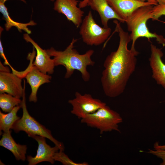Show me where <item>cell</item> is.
<instances>
[{
	"label": "cell",
	"instance_id": "6da1fadb",
	"mask_svg": "<svg viewBox=\"0 0 165 165\" xmlns=\"http://www.w3.org/2000/svg\"><path fill=\"white\" fill-rule=\"evenodd\" d=\"M114 22L119 38V44L117 50L106 58L101 79L104 93L111 98L118 97L124 92L135 70L136 56L139 54L136 50L128 49V44L131 41L130 35L124 31L118 20Z\"/></svg>",
	"mask_w": 165,
	"mask_h": 165
},
{
	"label": "cell",
	"instance_id": "7a4b0ae2",
	"mask_svg": "<svg viewBox=\"0 0 165 165\" xmlns=\"http://www.w3.org/2000/svg\"><path fill=\"white\" fill-rule=\"evenodd\" d=\"M77 41V39L73 38L70 44L63 51L57 50L53 47L46 50L51 57H53L55 66L63 65L65 68V78H70L74 71L77 70L81 73L83 80L87 82L90 79V75L87 68L88 66H94L95 63L91 58L94 51L90 50L84 54H79L74 48V44Z\"/></svg>",
	"mask_w": 165,
	"mask_h": 165
},
{
	"label": "cell",
	"instance_id": "3957f363",
	"mask_svg": "<svg viewBox=\"0 0 165 165\" xmlns=\"http://www.w3.org/2000/svg\"><path fill=\"white\" fill-rule=\"evenodd\" d=\"M153 5H148L138 8L134 10L126 19L128 30L130 34L132 45L130 49L135 50V43L138 38L145 37L148 39L155 38L158 43L165 46V39L163 37L156 33L150 32L147 26L148 20L152 18Z\"/></svg>",
	"mask_w": 165,
	"mask_h": 165
},
{
	"label": "cell",
	"instance_id": "277c9868",
	"mask_svg": "<svg viewBox=\"0 0 165 165\" xmlns=\"http://www.w3.org/2000/svg\"><path fill=\"white\" fill-rule=\"evenodd\" d=\"M24 92L20 105L23 110L22 117L17 120L13 125L12 129L15 133L23 131L25 132L29 137L38 135L48 138L55 145L57 146L60 150L64 151L63 143L57 140L52 135L51 131L43 125L40 123L29 114L26 105L25 93V81L24 79Z\"/></svg>",
	"mask_w": 165,
	"mask_h": 165
},
{
	"label": "cell",
	"instance_id": "5b68a950",
	"mask_svg": "<svg viewBox=\"0 0 165 165\" xmlns=\"http://www.w3.org/2000/svg\"><path fill=\"white\" fill-rule=\"evenodd\" d=\"M81 122L99 130L102 134L113 130L120 132L118 125L123 122V119L119 113L106 105L81 119Z\"/></svg>",
	"mask_w": 165,
	"mask_h": 165
},
{
	"label": "cell",
	"instance_id": "8992f818",
	"mask_svg": "<svg viewBox=\"0 0 165 165\" xmlns=\"http://www.w3.org/2000/svg\"><path fill=\"white\" fill-rule=\"evenodd\" d=\"M111 32L110 28L101 27L97 24L90 11L82 20L79 32L85 43L89 46H97L107 39Z\"/></svg>",
	"mask_w": 165,
	"mask_h": 165
},
{
	"label": "cell",
	"instance_id": "52a82bcc",
	"mask_svg": "<svg viewBox=\"0 0 165 165\" xmlns=\"http://www.w3.org/2000/svg\"><path fill=\"white\" fill-rule=\"evenodd\" d=\"M35 49L33 46L32 52L29 53L27 57L30 61V65L25 71L20 72L19 75L21 78L25 77L27 83L31 86V92L29 98V101L35 103L37 101V94L39 88L42 85L50 82L52 77L42 72L33 65V60L36 53Z\"/></svg>",
	"mask_w": 165,
	"mask_h": 165
},
{
	"label": "cell",
	"instance_id": "ba28073f",
	"mask_svg": "<svg viewBox=\"0 0 165 165\" xmlns=\"http://www.w3.org/2000/svg\"><path fill=\"white\" fill-rule=\"evenodd\" d=\"M68 102L72 106L71 113L81 119L106 105L100 100L94 98L90 94H82L78 92L75 93V97L69 100Z\"/></svg>",
	"mask_w": 165,
	"mask_h": 165
},
{
	"label": "cell",
	"instance_id": "9c48e42d",
	"mask_svg": "<svg viewBox=\"0 0 165 165\" xmlns=\"http://www.w3.org/2000/svg\"><path fill=\"white\" fill-rule=\"evenodd\" d=\"M54 1V9L65 15L77 28L79 27L84 12L77 6L79 1L77 0H55Z\"/></svg>",
	"mask_w": 165,
	"mask_h": 165
},
{
	"label": "cell",
	"instance_id": "30bf717a",
	"mask_svg": "<svg viewBox=\"0 0 165 165\" xmlns=\"http://www.w3.org/2000/svg\"><path fill=\"white\" fill-rule=\"evenodd\" d=\"M31 137L35 139L38 142V146L36 155L34 157L28 156L27 160L28 165H35L42 162H48L53 164L55 161L53 156L55 153L60 150L59 148L55 145L51 147L46 142L45 137L38 135H34Z\"/></svg>",
	"mask_w": 165,
	"mask_h": 165
},
{
	"label": "cell",
	"instance_id": "8fae6325",
	"mask_svg": "<svg viewBox=\"0 0 165 165\" xmlns=\"http://www.w3.org/2000/svg\"><path fill=\"white\" fill-rule=\"evenodd\" d=\"M24 39L27 42L31 43L36 50V55L33 64L40 71L45 74H52L55 66L53 59L47 53L46 50L41 48L31 38L28 34L23 35Z\"/></svg>",
	"mask_w": 165,
	"mask_h": 165
},
{
	"label": "cell",
	"instance_id": "7c38bea8",
	"mask_svg": "<svg viewBox=\"0 0 165 165\" xmlns=\"http://www.w3.org/2000/svg\"><path fill=\"white\" fill-rule=\"evenodd\" d=\"M21 79L13 73L0 72V93H6L16 97H22L24 87Z\"/></svg>",
	"mask_w": 165,
	"mask_h": 165
},
{
	"label": "cell",
	"instance_id": "4fadbf2b",
	"mask_svg": "<svg viewBox=\"0 0 165 165\" xmlns=\"http://www.w3.org/2000/svg\"><path fill=\"white\" fill-rule=\"evenodd\" d=\"M151 54L149 59L152 72V77L156 83L165 89V64L162 57L163 55L161 49L150 45Z\"/></svg>",
	"mask_w": 165,
	"mask_h": 165
},
{
	"label": "cell",
	"instance_id": "5bb4252c",
	"mask_svg": "<svg viewBox=\"0 0 165 165\" xmlns=\"http://www.w3.org/2000/svg\"><path fill=\"white\" fill-rule=\"evenodd\" d=\"M117 15L125 22L134 10L144 6L153 5L148 2L138 0H107ZM154 6V5H153Z\"/></svg>",
	"mask_w": 165,
	"mask_h": 165
},
{
	"label": "cell",
	"instance_id": "9a60e30c",
	"mask_svg": "<svg viewBox=\"0 0 165 165\" xmlns=\"http://www.w3.org/2000/svg\"><path fill=\"white\" fill-rule=\"evenodd\" d=\"M88 6L98 13L104 28L108 27V23L110 19H116L120 23L125 22L117 15L107 0H88Z\"/></svg>",
	"mask_w": 165,
	"mask_h": 165
},
{
	"label": "cell",
	"instance_id": "2e32d148",
	"mask_svg": "<svg viewBox=\"0 0 165 165\" xmlns=\"http://www.w3.org/2000/svg\"><path fill=\"white\" fill-rule=\"evenodd\" d=\"M11 131L4 132L0 140V145L10 151L17 160L24 161L27 147L26 145L17 144L12 137Z\"/></svg>",
	"mask_w": 165,
	"mask_h": 165
},
{
	"label": "cell",
	"instance_id": "e0dca14e",
	"mask_svg": "<svg viewBox=\"0 0 165 165\" xmlns=\"http://www.w3.org/2000/svg\"><path fill=\"white\" fill-rule=\"evenodd\" d=\"M0 12L3 15L2 19L6 21L5 26L6 31H8L13 26L16 27L20 32L24 31L27 33L29 34L31 33V31L28 28L29 26H34L36 24L33 20H31L27 23H22L16 22L10 17L7 10V8L5 4L0 3Z\"/></svg>",
	"mask_w": 165,
	"mask_h": 165
},
{
	"label": "cell",
	"instance_id": "ac0fdd59",
	"mask_svg": "<svg viewBox=\"0 0 165 165\" xmlns=\"http://www.w3.org/2000/svg\"><path fill=\"white\" fill-rule=\"evenodd\" d=\"M20 104L16 106L10 112L5 114L0 111V131L3 132H7L12 129L15 122L20 117L17 115V112L20 108Z\"/></svg>",
	"mask_w": 165,
	"mask_h": 165
},
{
	"label": "cell",
	"instance_id": "d6986e66",
	"mask_svg": "<svg viewBox=\"0 0 165 165\" xmlns=\"http://www.w3.org/2000/svg\"><path fill=\"white\" fill-rule=\"evenodd\" d=\"M22 100L9 94L1 93L0 107L5 112H10L16 106L20 105Z\"/></svg>",
	"mask_w": 165,
	"mask_h": 165
},
{
	"label": "cell",
	"instance_id": "ffe728a7",
	"mask_svg": "<svg viewBox=\"0 0 165 165\" xmlns=\"http://www.w3.org/2000/svg\"><path fill=\"white\" fill-rule=\"evenodd\" d=\"M64 151L60 150L59 151L56 152L53 156V159L55 161L61 162L64 165H88L86 162L82 163H76L74 162L69 158L68 156L63 152Z\"/></svg>",
	"mask_w": 165,
	"mask_h": 165
},
{
	"label": "cell",
	"instance_id": "44dd1931",
	"mask_svg": "<svg viewBox=\"0 0 165 165\" xmlns=\"http://www.w3.org/2000/svg\"><path fill=\"white\" fill-rule=\"evenodd\" d=\"M162 15L165 16V4L153 6L151 19L153 20H158Z\"/></svg>",
	"mask_w": 165,
	"mask_h": 165
},
{
	"label": "cell",
	"instance_id": "7402d4cb",
	"mask_svg": "<svg viewBox=\"0 0 165 165\" xmlns=\"http://www.w3.org/2000/svg\"><path fill=\"white\" fill-rule=\"evenodd\" d=\"M147 152L161 159L162 162L160 164L165 165V149L155 150L149 149Z\"/></svg>",
	"mask_w": 165,
	"mask_h": 165
},
{
	"label": "cell",
	"instance_id": "603a6c76",
	"mask_svg": "<svg viewBox=\"0 0 165 165\" xmlns=\"http://www.w3.org/2000/svg\"><path fill=\"white\" fill-rule=\"evenodd\" d=\"M3 30V28L0 27V55L1 57L4 60V64L5 65H9L11 68L12 71L14 70V69L9 64L8 60H7L6 57L5 56V54L4 53L3 48L2 46V42L1 39V34Z\"/></svg>",
	"mask_w": 165,
	"mask_h": 165
},
{
	"label": "cell",
	"instance_id": "cb8c5ba5",
	"mask_svg": "<svg viewBox=\"0 0 165 165\" xmlns=\"http://www.w3.org/2000/svg\"><path fill=\"white\" fill-rule=\"evenodd\" d=\"M153 148L155 150L165 149V145H160L159 142H156L154 144Z\"/></svg>",
	"mask_w": 165,
	"mask_h": 165
},
{
	"label": "cell",
	"instance_id": "d4e9b609",
	"mask_svg": "<svg viewBox=\"0 0 165 165\" xmlns=\"http://www.w3.org/2000/svg\"><path fill=\"white\" fill-rule=\"evenodd\" d=\"M0 71L1 72H10V70L8 67L5 66L0 61Z\"/></svg>",
	"mask_w": 165,
	"mask_h": 165
},
{
	"label": "cell",
	"instance_id": "484cf974",
	"mask_svg": "<svg viewBox=\"0 0 165 165\" xmlns=\"http://www.w3.org/2000/svg\"><path fill=\"white\" fill-rule=\"evenodd\" d=\"M88 0H82L79 2V7L81 8H84L88 6Z\"/></svg>",
	"mask_w": 165,
	"mask_h": 165
},
{
	"label": "cell",
	"instance_id": "4316f807",
	"mask_svg": "<svg viewBox=\"0 0 165 165\" xmlns=\"http://www.w3.org/2000/svg\"><path fill=\"white\" fill-rule=\"evenodd\" d=\"M142 2H145V1H147V2H149L151 3L152 5L154 6L158 4V3L156 1V0H138Z\"/></svg>",
	"mask_w": 165,
	"mask_h": 165
},
{
	"label": "cell",
	"instance_id": "83f0119b",
	"mask_svg": "<svg viewBox=\"0 0 165 165\" xmlns=\"http://www.w3.org/2000/svg\"><path fill=\"white\" fill-rule=\"evenodd\" d=\"M159 4L163 5L165 4V0H156Z\"/></svg>",
	"mask_w": 165,
	"mask_h": 165
},
{
	"label": "cell",
	"instance_id": "f1b7e54d",
	"mask_svg": "<svg viewBox=\"0 0 165 165\" xmlns=\"http://www.w3.org/2000/svg\"><path fill=\"white\" fill-rule=\"evenodd\" d=\"M7 0H0V3L5 4V2ZM17 0L20 1L25 3H26V1L25 0Z\"/></svg>",
	"mask_w": 165,
	"mask_h": 165
},
{
	"label": "cell",
	"instance_id": "f546056e",
	"mask_svg": "<svg viewBox=\"0 0 165 165\" xmlns=\"http://www.w3.org/2000/svg\"><path fill=\"white\" fill-rule=\"evenodd\" d=\"M51 2L54 1L55 0H50Z\"/></svg>",
	"mask_w": 165,
	"mask_h": 165
}]
</instances>
